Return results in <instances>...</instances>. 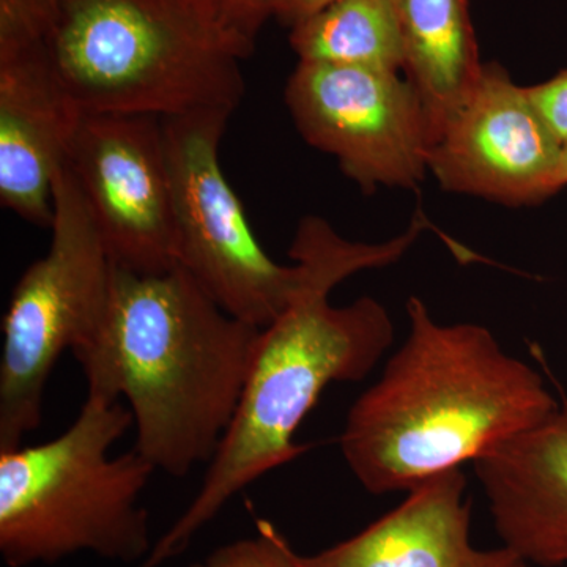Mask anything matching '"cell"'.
<instances>
[{"label": "cell", "instance_id": "52a82bcc", "mask_svg": "<svg viewBox=\"0 0 567 567\" xmlns=\"http://www.w3.org/2000/svg\"><path fill=\"white\" fill-rule=\"evenodd\" d=\"M230 115L197 111L163 118L178 265L227 315L265 328L293 300L306 271L268 256L223 173L219 145Z\"/></svg>", "mask_w": 567, "mask_h": 567}, {"label": "cell", "instance_id": "4fadbf2b", "mask_svg": "<svg viewBox=\"0 0 567 567\" xmlns=\"http://www.w3.org/2000/svg\"><path fill=\"white\" fill-rule=\"evenodd\" d=\"M473 465L503 546L532 566H567V401Z\"/></svg>", "mask_w": 567, "mask_h": 567}, {"label": "cell", "instance_id": "5bb4252c", "mask_svg": "<svg viewBox=\"0 0 567 567\" xmlns=\"http://www.w3.org/2000/svg\"><path fill=\"white\" fill-rule=\"evenodd\" d=\"M391 3L404 43V74L420 92L434 144L475 89L484 69L468 0Z\"/></svg>", "mask_w": 567, "mask_h": 567}, {"label": "cell", "instance_id": "8992f818", "mask_svg": "<svg viewBox=\"0 0 567 567\" xmlns=\"http://www.w3.org/2000/svg\"><path fill=\"white\" fill-rule=\"evenodd\" d=\"M52 200L50 251L22 274L3 316L0 453L39 429L52 369L91 341L110 303L114 264L66 163Z\"/></svg>", "mask_w": 567, "mask_h": 567}, {"label": "cell", "instance_id": "ba28073f", "mask_svg": "<svg viewBox=\"0 0 567 567\" xmlns=\"http://www.w3.org/2000/svg\"><path fill=\"white\" fill-rule=\"evenodd\" d=\"M284 96L303 140L364 193L413 189L429 173L427 114L401 71L298 62Z\"/></svg>", "mask_w": 567, "mask_h": 567}, {"label": "cell", "instance_id": "277c9868", "mask_svg": "<svg viewBox=\"0 0 567 567\" xmlns=\"http://www.w3.org/2000/svg\"><path fill=\"white\" fill-rule=\"evenodd\" d=\"M47 47L80 114L235 112L256 41L213 0H52Z\"/></svg>", "mask_w": 567, "mask_h": 567}, {"label": "cell", "instance_id": "9c48e42d", "mask_svg": "<svg viewBox=\"0 0 567 567\" xmlns=\"http://www.w3.org/2000/svg\"><path fill=\"white\" fill-rule=\"evenodd\" d=\"M65 163L115 267L141 275L178 267L163 118L81 114Z\"/></svg>", "mask_w": 567, "mask_h": 567}, {"label": "cell", "instance_id": "3957f363", "mask_svg": "<svg viewBox=\"0 0 567 567\" xmlns=\"http://www.w3.org/2000/svg\"><path fill=\"white\" fill-rule=\"evenodd\" d=\"M259 331L227 315L181 265L155 275L114 265L102 323L73 353L89 393L128 402L134 451L185 477L216 456Z\"/></svg>", "mask_w": 567, "mask_h": 567}, {"label": "cell", "instance_id": "e0dca14e", "mask_svg": "<svg viewBox=\"0 0 567 567\" xmlns=\"http://www.w3.org/2000/svg\"><path fill=\"white\" fill-rule=\"evenodd\" d=\"M533 103L544 121L557 134L563 144L567 142V70L543 84L528 87Z\"/></svg>", "mask_w": 567, "mask_h": 567}, {"label": "cell", "instance_id": "d6986e66", "mask_svg": "<svg viewBox=\"0 0 567 567\" xmlns=\"http://www.w3.org/2000/svg\"><path fill=\"white\" fill-rule=\"evenodd\" d=\"M334 2L338 0H276L274 17L278 18L282 24L293 28L297 22L312 17L317 11Z\"/></svg>", "mask_w": 567, "mask_h": 567}, {"label": "cell", "instance_id": "ac0fdd59", "mask_svg": "<svg viewBox=\"0 0 567 567\" xmlns=\"http://www.w3.org/2000/svg\"><path fill=\"white\" fill-rule=\"evenodd\" d=\"M276 0H213L223 20L246 39L256 41L265 22L274 17Z\"/></svg>", "mask_w": 567, "mask_h": 567}, {"label": "cell", "instance_id": "9a60e30c", "mask_svg": "<svg viewBox=\"0 0 567 567\" xmlns=\"http://www.w3.org/2000/svg\"><path fill=\"white\" fill-rule=\"evenodd\" d=\"M298 61L404 73V43L391 0H338L297 22Z\"/></svg>", "mask_w": 567, "mask_h": 567}, {"label": "cell", "instance_id": "5b68a950", "mask_svg": "<svg viewBox=\"0 0 567 567\" xmlns=\"http://www.w3.org/2000/svg\"><path fill=\"white\" fill-rule=\"evenodd\" d=\"M128 406L87 393L63 434L0 453V555L9 567L54 565L91 551L147 558L151 517L141 495L156 472L137 451L111 457L132 427Z\"/></svg>", "mask_w": 567, "mask_h": 567}, {"label": "cell", "instance_id": "6da1fadb", "mask_svg": "<svg viewBox=\"0 0 567 567\" xmlns=\"http://www.w3.org/2000/svg\"><path fill=\"white\" fill-rule=\"evenodd\" d=\"M424 226V216L416 215L404 234L372 245L347 240L320 216L301 219L289 256L305 267L303 286L274 322L260 328L237 413L203 487L140 567L177 557L230 498L300 457L308 446L298 445L295 434L324 388L371 374L393 344L385 306L363 297L338 308L328 297L358 271L398 262Z\"/></svg>", "mask_w": 567, "mask_h": 567}, {"label": "cell", "instance_id": "30bf717a", "mask_svg": "<svg viewBox=\"0 0 567 567\" xmlns=\"http://www.w3.org/2000/svg\"><path fill=\"white\" fill-rule=\"evenodd\" d=\"M563 145L528 87L498 63H484L475 89L432 144L427 167L446 192L514 207L537 204L561 189Z\"/></svg>", "mask_w": 567, "mask_h": 567}, {"label": "cell", "instance_id": "7c38bea8", "mask_svg": "<svg viewBox=\"0 0 567 567\" xmlns=\"http://www.w3.org/2000/svg\"><path fill=\"white\" fill-rule=\"evenodd\" d=\"M466 486L462 468L439 473L358 535L315 555L290 547V558L297 567H532L506 546H473Z\"/></svg>", "mask_w": 567, "mask_h": 567}, {"label": "cell", "instance_id": "2e32d148", "mask_svg": "<svg viewBox=\"0 0 567 567\" xmlns=\"http://www.w3.org/2000/svg\"><path fill=\"white\" fill-rule=\"evenodd\" d=\"M257 537L234 540L189 567H297L290 544L271 522L257 520Z\"/></svg>", "mask_w": 567, "mask_h": 567}, {"label": "cell", "instance_id": "ffe728a7", "mask_svg": "<svg viewBox=\"0 0 567 567\" xmlns=\"http://www.w3.org/2000/svg\"><path fill=\"white\" fill-rule=\"evenodd\" d=\"M559 186H561V189L567 186V142L563 145L561 167H559Z\"/></svg>", "mask_w": 567, "mask_h": 567}, {"label": "cell", "instance_id": "7a4b0ae2", "mask_svg": "<svg viewBox=\"0 0 567 567\" xmlns=\"http://www.w3.org/2000/svg\"><path fill=\"white\" fill-rule=\"evenodd\" d=\"M406 317L404 344L350 406L339 439L350 472L374 495L473 464L559 405L539 372L488 328L436 322L417 297Z\"/></svg>", "mask_w": 567, "mask_h": 567}, {"label": "cell", "instance_id": "8fae6325", "mask_svg": "<svg viewBox=\"0 0 567 567\" xmlns=\"http://www.w3.org/2000/svg\"><path fill=\"white\" fill-rule=\"evenodd\" d=\"M81 114L62 91L40 22L0 18V204L51 229L55 175Z\"/></svg>", "mask_w": 567, "mask_h": 567}]
</instances>
